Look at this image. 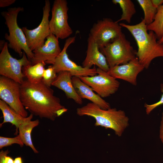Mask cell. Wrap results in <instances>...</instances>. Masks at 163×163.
Masks as SVG:
<instances>
[{"label":"cell","mask_w":163,"mask_h":163,"mask_svg":"<svg viewBox=\"0 0 163 163\" xmlns=\"http://www.w3.org/2000/svg\"><path fill=\"white\" fill-rule=\"evenodd\" d=\"M100 50L110 67L125 64L135 58L136 51L122 33L112 42Z\"/></svg>","instance_id":"cell-5"},{"label":"cell","mask_w":163,"mask_h":163,"mask_svg":"<svg viewBox=\"0 0 163 163\" xmlns=\"http://www.w3.org/2000/svg\"><path fill=\"white\" fill-rule=\"evenodd\" d=\"M9 152L8 150L5 151L2 150L0 152V163H5V157Z\"/></svg>","instance_id":"cell-28"},{"label":"cell","mask_w":163,"mask_h":163,"mask_svg":"<svg viewBox=\"0 0 163 163\" xmlns=\"http://www.w3.org/2000/svg\"><path fill=\"white\" fill-rule=\"evenodd\" d=\"M14 163H23L22 158L21 157H18L15 158Z\"/></svg>","instance_id":"cell-33"},{"label":"cell","mask_w":163,"mask_h":163,"mask_svg":"<svg viewBox=\"0 0 163 163\" xmlns=\"http://www.w3.org/2000/svg\"><path fill=\"white\" fill-rule=\"evenodd\" d=\"M159 137L163 143V112L162 113L161 120L159 131Z\"/></svg>","instance_id":"cell-29"},{"label":"cell","mask_w":163,"mask_h":163,"mask_svg":"<svg viewBox=\"0 0 163 163\" xmlns=\"http://www.w3.org/2000/svg\"><path fill=\"white\" fill-rule=\"evenodd\" d=\"M8 44L5 42L0 54V74L21 84L24 77L22 67L31 64V62L24 52L21 59L13 58L9 52Z\"/></svg>","instance_id":"cell-6"},{"label":"cell","mask_w":163,"mask_h":163,"mask_svg":"<svg viewBox=\"0 0 163 163\" xmlns=\"http://www.w3.org/2000/svg\"><path fill=\"white\" fill-rule=\"evenodd\" d=\"M153 6L156 8L163 4V0H151Z\"/></svg>","instance_id":"cell-30"},{"label":"cell","mask_w":163,"mask_h":163,"mask_svg":"<svg viewBox=\"0 0 163 163\" xmlns=\"http://www.w3.org/2000/svg\"><path fill=\"white\" fill-rule=\"evenodd\" d=\"M158 42L160 44H163V35L162 37L159 40H158Z\"/></svg>","instance_id":"cell-34"},{"label":"cell","mask_w":163,"mask_h":163,"mask_svg":"<svg viewBox=\"0 0 163 163\" xmlns=\"http://www.w3.org/2000/svg\"><path fill=\"white\" fill-rule=\"evenodd\" d=\"M40 123L38 119L30 120L21 124L18 128L19 135L20 138L26 145L30 147L35 153H38V151L34 146L31 138V133L33 129L38 125Z\"/></svg>","instance_id":"cell-20"},{"label":"cell","mask_w":163,"mask_h":163,"mask_svg":"<svg viewBox=\"0 0 163 163\" xmlns=\"http://www.w3.org/2000/svg\"><path fill=\"white\" fill-rule=\"evenodd\" d=\"M22 7L9 8L6 11L1 13L2 16L5 20V24L7 26L9 34L6 33L5 37L9 43L8 47L13 50L20 57L23 55V50L30 61L33 58L34 53L28 47L25 35L22 29L18 26L17 19L20 11H23Z\"/></svg>","instance_id":"cell-4"},{"label":"cell","mask_w":163,"mask_h":163,"mask_svg":"<svg viewBox=\"0 0 163 163\" xmlns=\"http://www.w3.org/2000/svg\"><path fill=\"white\" fill-rule=\"evenodd\" d=\"M137 2L142 8L144 13L143 19L147 25L153 21L157 11V8L152 5L151 0H137Z\"/></svg>","instance_id":"cell-23"},{"label":"cell","mask_w":163,"mask_h":163,"mask_svg":"<svg viewBox=\"0 0 163 163\" xmlns=\"http://www.w3.org/2000/svg\"><path fill=\"white\" fill-rule=\"evenodd\" d=\"M20 93L21 101L25 109L41 118L54 121L57 117V111L65 108L59 98L54 95L53 90L42 81L35 84L24 80L20 85Z\"/></svg>","instance_id":"cell-1"},{"label":"cell","mask_w":163,"mask_h":163,"mask_svg":"<svg viewBox=\"0 0 163 163\" xmlns=\"http://www.w3.org/2000/svg\"><path fill=\"white\" fill-rule=\"evenodd\" d=\"M72 82L77 93L82 99H86L101 108L107 110L110 108V104L97 94L91 88L78 77L72 76Z\"/></svg>","instance_id":"cell-16"},{"label":"cell","mask_w":163,"mask_h":163,"mask_svg":"<svg viewBox=\"0 0 163 163\" xmlns=\"http://www.w3.org/2000/svg\"><path fill=\"white\" fill-rule=\"evenodd\" d=\"M72 76L68 72H60L58 73L52 85L62 90L67 98L72 99L76 103L82 104L83 103L82 99L77 94L72 84Z\"/></svg>","instance_id":"cell-17"},{"label":"cell","mask_w":163,"mask_h":163,"mask_svg":"<svg viewBox=\"0 0 163 163\" xmlns=\"http://www.w3.org/2000/svg\"><path fill=\"white\" fill-rule=\"evenodd\" d=\"M21 84L3 76L0 77V98L17 113L24 118L28 113L20 99Z\"/></svg>","instance_id":"cell-11"},{"label":"cell","mask_w":163,"mask_h":163,"mask_svg":"<svg viewBox=\"0 0 163 163\" xmlns=\"http://www.w3.org/2000/svg\"><path fill=\"white\" fill-rule=\"evenodd\" d=\"M13 144H18L21 147H22L24 146V144L22 141L19 135L13 138L0 136V149L11 145Z\"/></svg>","instance_id":"cell-25"},{"label":"cell","mask_w":163,"mask_h":163,"mask_svg":"<svg viewBox=\"0 0 163 163\" xmlns=\"http://www.w3.org/2000/svg\"><path fill=\"white\" fill-rule=\"evenodd\" d=\"M144 69L136 57L125 64L116 66L110 68L107 72L116 79H122L136 86L138 75Z\"/></svg>","instance_id":"cell-14"},{"label":"cell","mask_w":163,"mask_h":163,"mask_svg":"<svg viewBox=\"0 0 163 163\" xmlns=\"http://www.w3.org/2000/svg\"><path fill=\"white\" fill-rule=\"evenodd\" d=\"M122 27L116 21L104 18L93 25L89 35L94 40L100 49L117 38L122 33Z\"/></svg>","instance_id":"cell-10"},{"label":"cell","mask_w":163,"mask_h":163,"mask_svg":"<svg viewBox=\"0 0 163 163\" xmlns=\"http://www.w3.org/2000/svg\"><path fill=\"white\" fill-rule=\"evenodd\" d=\"M97 75L79 78L102 98L115 93L120 87V82L107 72L99 68L97 69Z\"/></svg>","instance_id":"cell-9"},{"label":"cell","mask_w":163,"mask_h":163,"mask_svg":"<svg viewBox=\"0 0 163 163\" xmlns=\"http://www.w3.org/2000/svg\"><path fill=\"white\" fill-rule=\"evenodd\" d=\"M46 63L42 62L35 65L30 64L23 66V73L28 81L33 83H38L42 81Z\"/></svg>","instance_id":"cell-19"},{"label":"cell","mask_w":163,"mask_h":163,"mask_svg":"<svg viewBox=\"0 0 163 163\" xmlns=\"http://www.w3.org/2000/svg\"><path fill=\"white\" fill-rule=\"evenodd\" d=\"M0 109L2 112L4 118L3 122L0 124L1 127L2 125L6 123H10L16 127L14 134L17 135L19 126L23 123L31 120L33 115L31 113L28 117L24 118L17 113L3 101L0 100Z\"/></svg>","instance_id":"cell-18"},{"label":"cell","mask_w":163,"mask_h":163,"mask_svg":"<svg viewBox=\"0 0 163 163\" xmlns=\"http://www.w3.org/2000/svg\"><path fill=\"white\" fill-rule=\"evenodd\" d=\"M76 113L80 116L93 117L95 120V126L111 129L119 137L129 125V118L124 111L111 108L104 110L92 102L77 108Z\"/></svg>","instance_id":"cell-3"},{"label":"cell","mask_w":163,"mask_h":163,"mask_svg":"<svg viewBox=\"0 0 163 163\" xmlns=\"http://www.w3.org/2000/svg\"><path fill=\"white\" fill-rule=\"evenodd\" d=\"M162 94L160 100L158 102L151 104H145L144 107L147 114H149L154 109L158 106L163 104V89H162Z\"/></svg>","instance_id":"cell-26"},{"label":"cell","mask_w":163,"mask_h":163,"mask_svg":"<svg viewBox=\"0 0 163 163\" xmlns=\"http://www.w3.org/2000/svg\"><path fill=\"white\" fill-rule=\"evenodd\" d=\"M56 73L53 66H49L44 71L42 82L47 86L50 87L57 77Z\"/></svg>","instance_id":"cell-24"},{"label":"cell","mask_w":163,"mask_h":163,"mask_svg":"<svg viewBox=\"0 0 163 163\" xmlns=\"http://www.w3.org/2000/svg\"><path fill=\"white\" fill-rule=\"evenodd\" d=\"M67 110L68 109L65 107L58 110L56 113L57 117L60 116L64 113L67 112Z\"/></svg>","instance_id":"cell-31"},{"label":"cell","mask_w":163,"mask_h":163,"mask_svg":"<svg viewBox=\"0 0 163 163\" xmlns=\"http://www.w3.org/2000/svg\"><path fill=\"white\" fill-rule=\"evenodd\" d=\"M112 2L115 4H119L122 9L121 17L116 21L118 23L124 20L129 23H130L132 17L136 12L133 2L131 0H113Z\"/></svg>","instance_id":"cell-21"},{"label":"cell","mask_w":163,"mask_h":163,"mask_svg":"<svg viewBox=\"0 0 163 163\" xmlns=\"http://www.w3.org/2000/svg\"><path fill=\"white\" fill-rule=\"evenodd\" d=\"M50 11V1L46 0L43 8V17L39 25L32 30H29L26 27L21 28L26 36L28 47L32 51L43 45L45 39L52 34L49 26Z\"/></svg>","instance_id":"cell-12"},{"label":"cell","mask_w":163,"mask_h":163,"mask_svg":"<svg viewBox=\"0 0 163 163\" xmlns=\"http://www.w3.org/2000/svg\"><path fill=\"white\" fill-rule=\"evenodd\" d=\"M67 5L66 0H55L53 2L49 26L51 33L58 39H66L73 33L68 22Z\"/></svg>","instance_id":"cell-7"},{"label":"cell","mask_w":163,"mask_h":163,"mask_svg":"<svg viewBox=\"0 0 163 163\" xmlns=\"http://www.w3.org/2000/svg\"><path fill=\"white\" fill-rule=\"evenodd\" d=\"M13 159L11 157L6 155L5 157V163H14Z\"/></svg>","instance_id":"cell-32"},{"label":"cell","mask_w":163,"mask_h":163,"mask_svg":"<svg viewBox=\"0 0 163 163\" xmlns=\"http://www.w3.org/2000/svg\"><path fill=\"white\" fill-rule=\"evenodd\" d=\"M93 65L106 72H108L110 69L105 57L100 51L96 42L89 35L86 56L82 62V66L91 68Z\"/></svg>","instance_id":"cell-15"},{"label":"cell","mask_w":163,"mask_h":163,"mask_svg":"<svg viewBox=\"0 0 163 163\" xmlns=\"http://www.w3.org/2000/svg\"><path fill=\"white\" fill-rule=\"evenodd\" d=\"M119 24L126 28L134 38L138 46L136 57L145 69H148L155 58L163 57V44L158 42L157 37L153 31L147 32V25L143 18L140 22L135 25L122 23Z\"/></svg>","instance_id":"cell-2"},{"label":"cell","mask_w":163,"mask_h":163,"mask_svg":"<svg viewBox=\"0 0 163 163\" xmlns=\"http://www.w3.org/2000/svg\"><path fill=\"white\" fill-rule=\"evenodd\" d=\"M147 30L152 31L159 40L163 35V4L157 8L153 21L147 25Z\"/></svg>","instance_id":"cell-22"},{"label":"cell","mask_w":163,"mask_h":163,"mask_svg":"<svg viewBox=\"0 0 163 163\" xmlns=\"http://www.w3.org/2000/svg\"><path fill=\"white\" fill-rule=\"evenodd\" d=\"M75 36L68 38L65 41L61 52L56 58L53 66L56 73L61 71L70 72L73 76H92L97 75L95 68H88L78 65L69 58L67 50L71 44L74 43Z\"/></svg>","instance_id":"cell-8"},{"label":"cell","mask_w":163,"mask_h":163,"mask_svg":"<svg viewBox=\"0 0 163 163\" xmlns=\"http://www.w3.org/2000/svg\"><path fill=\"white\" fill-rule=\"evenodd\" d=\"M15 2V0H0V7H8L13 4Z\"/></svg>","instance_id":"cell-27"},{"label":"cell","mask_w":163,"mask_h":163,"mask_svg":"<svg viewBox=\"0 0 163 163\" xmlns=\"http://www.w3.org/2000/svg\"><path fill=\"white\" fill-rule=\"evenodd\" d=\"M58 39L52 34L48 36L43 45L33 51L34 56L30 61L31 65L42 62L53 65L62 51Z\"/></svg>","instance_id":"cell-13"}]
</instances>
